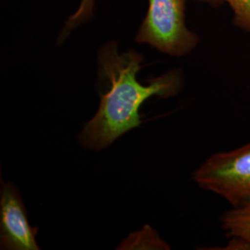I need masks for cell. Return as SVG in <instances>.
<instances>
[{
    "instance_id": "obj_1",
    "label": "cell",
    "mask_w": 250,
    "mask_h": 250,
    "mask_svg": "<svg viewBox=\"0 0 250 250\" xmlns=\"http://www.w3.org/2000/svg\"><path fill=\"white\" fill-rule=\"evenodd\" d=\"M144 56L133 49L119 52L114 41L103 45L98 55V74L106 91L99 93L100 103L95 116L83 125L78 141L86 150L100 151L122 135L142 125L140 107L156 96L169 99L183 87L181 70H172L150 78L147 84L137 80Z\"/></svg>"
},
{
    "instance_id": "obj_2",
    "label": "cell",
    "mask_w": 250,
    "mask_h": 250,
    "mask_svg": "<svg viewBox=\"0 0 250 250\" xmlns=\"http://www.w3.org/2000/svg\"><path fill=\"white\" fill-rule=\"evenodd\" d=\"M186 2L148 0V9L135 41L173 57H184L192 52L198 45L199 38L186 25Z\"/></svg>"
},
{
    "instance_id": "obj_3",
    "label": "cell",
    "mask_w": 250,
    "mask_h": 250,
    "mask_svg": "<svg viewBox=\"0 0 250 250\" xmlns=\"http://www.w3.org/2000/svg\"><path fill=\"white\" fill-rule=\"evenodd\" d=\"M193 180L232 207L250 203V143L215 153L194 171Z\"/></svg>"
},
{
    "instance_id": "obj_4",
    "label": "cell",
    "mask_w": 250,
    "mask_h": 250,
    "mask_svg": "<svg viewBox=\"0 0 250 250\" xmlns=\"http://www.w3.org/2000/svg\"><path fill=\"white\" fill-rule=\"evenodd\" d=\"M37 232L38 228L28 222L26 208L18 188L12 183H3L0 192V249L39 250Z\"/></svg>"
},
{
    "instance_id": "obj_5",
    "label": "cell",
    "mask_w": 250,
    "mask_h": 250,
    "mask_svg": "<svg viewBox=\"0 0 250 250\" xmlns=\"http://www.w3.org/2000/svg\"><path fill=\"white\" fill-rule=\"evenodd\" d=\"M225 235L241 242L245 250H250V203L232 207L220 218Z\"/></svg>"
},
{
    "instance_id": "obj_6",
    "label": "cell",
    "mask_w": 250,
    "mask_h": 250,
    "mask_svg": "<svg viewBox=\"0 0 250 250\" xmlns=\"http://www.w3.org/2000/svg\"><path fill=\"white\" fill-rule=\"evenodd\" d=\"M116 250H169L170 245L164 241L154 228L146 224L142 229L131 232Z\"/></svg>"
},
{
    "instance_id": "obj_7",
    "label": "cell",
    "mask_w": 250,
    "mask_h": 250,
    "mask_svg": "<svg viewBox=\"0 0 250 250\" xmlns=\"http://www.w3.org/2000/svg\"><path fill=\"white\" fill-rule=\"evenodd\" d=\"M96 0H82L77 10L68 19L65 26L63 27L62 31L60 35L59 40L60 43H62L65 39L71 34L73 29L79 26L82 23L87 21L92 18L94 13Z\"/></svg>"
},
{
    "instance_id": "obj_8",
    "label": "cell",
    "mask_w": 250,
    "mask_h": 250,
    "mask_svg": "<svg viewBox=\"0 0 250 250\" xmlns=\"http://www.w3.org/2000/svg\"><path fill=\"white\" fill-rule=\"evenodd\" d=\"M203 2H228L234 13V23L250 33V0H197Z\"/></svg>"
}]
</instances>
